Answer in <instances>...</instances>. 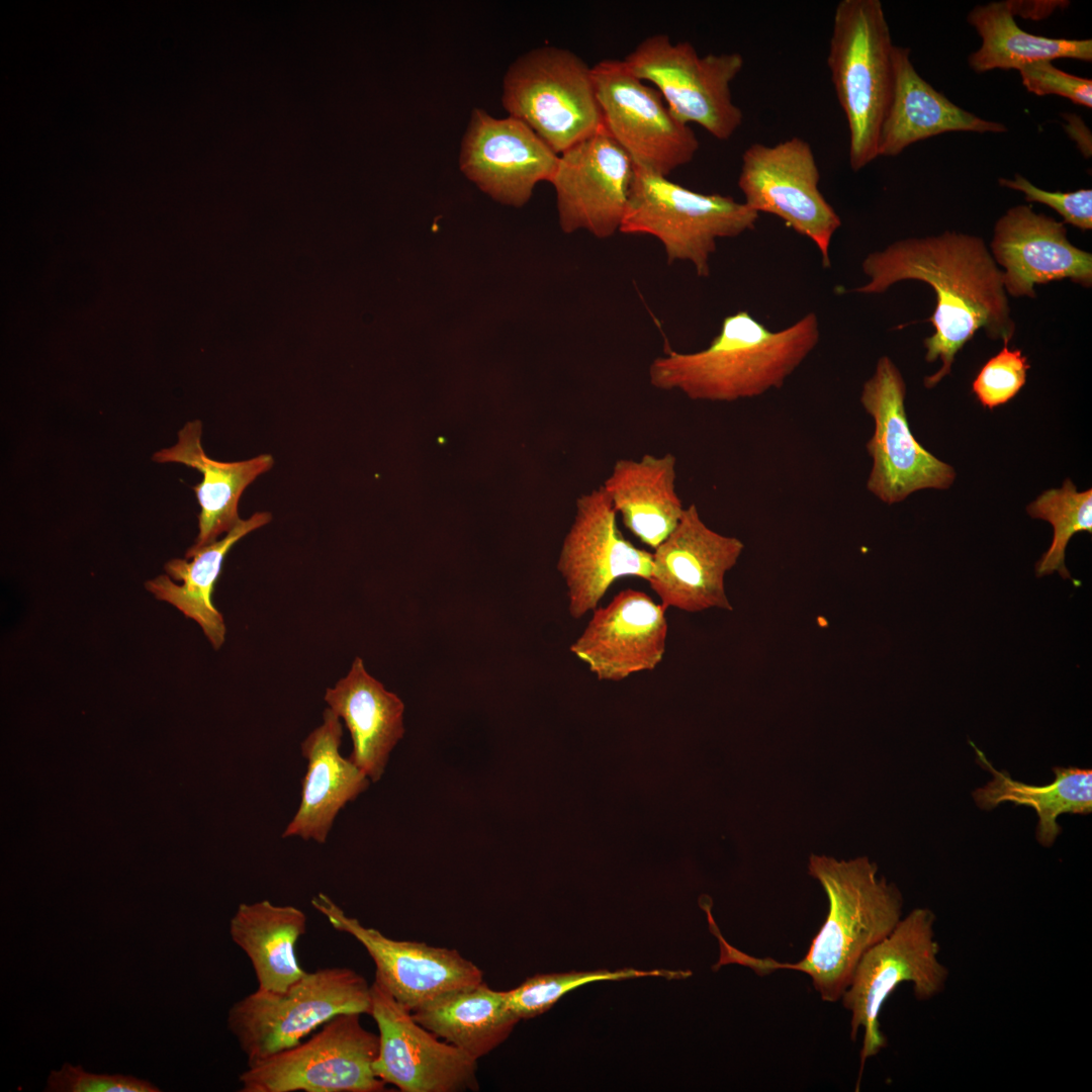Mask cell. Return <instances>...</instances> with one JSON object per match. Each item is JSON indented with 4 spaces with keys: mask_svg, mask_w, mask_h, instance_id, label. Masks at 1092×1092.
<instances>
[{
    "mask_svg": "<svg viewBox=\"0 0 1092 1092\" xmlns=\"http://www.w3.org/2000/svg\"><path fill=\"white\" fill-rule=\"evenodd\" d=\"M861 268L869 282L853 292L882 293L904 280L932 287L936 305L930 317L934 334L924 339L925 360L938 358L940 369L924 378L932 388L951 371L957 353L983 329L992 340L1009 343L1015 333L1004 289L1003 271L978 237L957 232L899 240L869 254Z\"/></svg>",
    "mask_w": 1092,
    "mask_h": 1092,
    "instance_id": "cell-1",
    "label": "cell"
},
{
    "mask_svg": "<svg viewBox=\"0 0 1092 1092\" xmlns=\"http://www.w3.org/2000/svg\"><path fill=\"white\" fill-rule=\"evenodd\" d=\"M809 874L821 884L829 907L805 958L792 964L750 957L727 942L710 920V931L720 946L713 970L738 964L759 976L775 970L800 971L811 978L823 1001L841 999L862 954L902 918V895L895 885L878 877L877 866L868 857L837 860L813 854Z\"/></svg>",
    "mask_w": 1092,
    "mask_h": 1092,
    "instance_id": "cell-2",
    "label": "cell"
},
{
    "mask_svg": "<svg viewBox=\"0 0 1092 1092\" xmlns=\"http://www.w3.org/2000/svg\"><path fill=\"white\" fill-rule=\"evenodd\" d=\"M820 339L809 312L788 328L770 331L747 310L727 315L720 332L701 351H668L649 366V381L693 400L731 402L780 389Z\"/></svg>",
    "mask_w": 1092,
    "mask_h": 1092,
    "instance_id": "cell-3",
    "label": "cell"
},
{
    "mask_svg": "<svg viewBox=\"0 0 1092 1092\" xmlns=\"http://www.w3.org/2000/svg\"><path fill=\"white\" fill-rule=\"evenodd\" d=\"M894 48L880 0H841L832 22L827 65L848 127V162L857 172L878 156L894 90Z\"/></svg>",
    "mask_w": 1092,
    "mask_h": 1092,
    "instance_id": "cell-4",
    "label": "cell"
},
{
    "mask_svg": "<svg viewBox=\"0 0 1092 1092\" xmlns=\"http://www.w3.org/2000/svg\"><path fill=\"white\" fill-rule=\"evenodd\" d=\"M620 232L650 235L663 245L668 263L689 261L700 277L710 274L717 240L755 228L759 213L731 196L704 194L634 166Z\"/></svg>",
    "mask_w": 1092,
    "mask_h": 1092,
    "instance_id": "cell-5",
    "label": "cell"
},
{
    "mask_svg": "<svg viewBox=\"0 0 1092 1092\" xmlns=\"http://www.w3.org/2000/svg\"><path fill=\"white\" fill-rule=\"evenodd\" d=\"M371 985L349 968L306 972L284 991L257 989L230 1009L228 1025L251 1065L291 1048L342 1013L370 1014Z\"/></svg>",
    "mask_w": 1092,
    "mask_h": 1092,
    "instance_id": "cell-6",
    "label": "cell"
},
{
    "mask_svg": "<svg viewBox=\"0 0 1092 1092\" xmlns=\"http://www.w3.org/2000/svg\"><path fill=\"white\" fill-rule=\"evenodd\" d=\"M934 923L931 910L913 909L862 954L853 971L841 1000L851 1013V1039L855 1040L858 1029L863 1028L857 1085L866 1061L886 1046L879 1017L895 989L911 983L916 999L926 1001L945 988L949 973L938 958Z\"/></svg>",
    "mask_w": 1092,
    "mask_h": 1092,
    "instance_id": "cell-7",
    "label": "cell"
},
{
    "mask_svg": "<svg viewBox=\"0 0 1092 1092\" xmlns=\"http://www.w3.org/2000/svg\"><path fill=\"white\" fill-rule=\"evenodd\" d=\"M502 103L558 156L605 129L593 69L576 54L545 46L508 69Z\"/></svg>",
    "mask_w": 1092,
    "mask_h": 1092,
    "instance_id": "cell-8",
    "label": "cell"
},
{
    "mask_svg": "<svg viewBox=\"0 0 1092 1092\" xmlns=\"http://www.w3.org/2000/svg\"><path fill=\"white\" fill-rule=\"evenodd\" d=\"M640 80L654 85L681 122L697 123L719 141L730 139L743 121L731 84L744 66L738 52L699 56L689 41L667 34L645 37L623 59Z\"/></svg>",
    "mask_w": 1092,
    "mask_h": 1092,
    "instance_id": "cell-9",
    "label": "cell"
},
{
    "mask_svg": "<svg viewBox=\"0 0 1092 1092\" xmlns=\"http://www.w3.org/2000/svg\"><path fill=\"white\" fill-rule=\"evenodd\" d=\"M360 1015L339 1014L309 1039L248 1065L241 1091H384L373 1071L379 1036L363 1027Z\"/></svg>",
    "mask_w": 1092,
    "mask_h": 1092,
    "instance_id": "cell-10",
    "label": "cell"
},
{
    "mask_svg": "<svg viewBox=\"0 0 1092 1092\" xmlns=\"http://www.w3.org/2000/svg\"><path fill=\"white\" fill-rule=\"evenodd\" d=\"M819 181L810 144L793 136L772 146L753 143L746 148L737 184L748 207L780 217L813 241L827 268L830 243L842 222L821 193Z\"/></svg>",
    "mask_w": 1092,
    "mask_h": 1092,
    "instance_id": "cell-11",
    "label": "cell"
},
{
    "mask_svg": "<svg viewBox=\"0 0 1092 1092\" xmlns=\"http://www.w3.org/2000/svg\"><path fill=\"white\" fill-rule=\"evenodd\" d=\"M592 69L605 128L634 166L667 177L694 159L697 135L670 112L656 88L637 78L623 60L605 59Z\"/></svg>",
    "mask_w": 1092,
    "mask_h": 1092,
    "instance_id": "cell-12",
    "label": "cell"
},
{
    "mask_svg": "<svg viewBox=\"0 0 1092 1092\" xmlns=\"http://www.w3.org/2000/svg\"><path fill=\"white\" fill-rule=\"evenodd\" d=\"M905 397L906 383L900 370L888 356H882L862 386L860 402L875 424L866 445L873 460L867 488L887 505L903 502L920 489L948 488L956 479L952 466L915 439Z\"/></svg>",
    "mask_w": 1092,
    "mask_h": 1092,
    "instance_id": "cell-13",
    "label": "cell"
},
{
    "mask_svg": "<svg viewBox=\"0 0 1092 1092\" xmlns=\"http://www.w3.org/2000/svg\"><path fill=\"white\" fill-rule=\"evenodd\" d=\"M311 905L335 929L365 947L375 965V980L410 1012L483 982L482 971L457 949L387 937L346 915L323 893L312 898Z\"/></svg>",
    "mask_w": 1092,
    "mask_h": 1092,
    "instance_id": "cell-14",
    "label": "cell"
},
{
    "mask_svg": "<svg viewBox=\"0 0 1092 1092\" xmlns=\"http://www.w3.org/2000/svg\"><path fill=\"white\" fill-rule=\"evenodd\" d=\"M379 1030L375 1075L402 1092L477 1091V1060L418 1023L376 980L370 1014Z\"/></svg>",
    "mask_w": 1092,
    "mask_h": 1092,
    "instance_id": "cell-15",
    "label": "cell"
},
{
    "mask_svg": "<svg viewBox=\"0 0 1092 1092\" xmlns=\"http://www.w3.org/2000/svg\"><path fill=\"white\" fill-rule=\"evenodd\" d=\"M557 567L567 586L569 613L579 619L598 607L618 578L635 576L647 581L652 553L624 538L617 513L601 485L577 499Z\"/></svg>",
    "mask_w": 1092,
    "mask_h": 1092,
    "instance_id": "cell-16",
    "label": "cell"
},
{
    "mask_svg": "<svg viewBox=\"0 0 1092 1092\" xmlns=\"http://www.w3.org/2000/svg\"><path fill=\"white\" fill-rule=\"evenodd\" d=\"M634 169L606 128L560 154L550 183L561 230H584L599 239L620 232Z\"/></svg>",
    "mask_w": 1092,
    "mask_h": 1092,
    "instance_id": "cell-17",
    "label": "cell"
},
{
    "mask_svg": "<svg viewBox=\"0 0 1092 1092\" xmlns=\"http://www.w3.org/2000/svg\"><path fill=\"white\" fill-rule=\"evenodd\" d=\"M743 549L738 538L709 528L697 506L691 504L675 528L653 549L647 582L665 610L732 611L725 592V574L736 565Z\"/></svg>",
    "mask_w": 1092,
    "mask_h": 1092,
    "instance_id": "cell-18",
    "label": "cell"
},
{
    "mask_svg": "<svg viewBox=\"0 0 1092 1092\" xmlns=\"http://www.w3.org/2000/svg\"><path fill=\"white\" fill-rule=\"evenodd\" d=\"M558 157L521 120L495 118L475 108L461 142L459 167L493 199L521 207L539 182L551 181Z\"/></svg>",
    "mask_w": 1092,
    "mask_h": 1092,
    "instance_id": "cell-19",
    "label": "cell"
},
{
    "mask_svg": "<svg viewBox=\"0 0 1092 1092\" xmlns=\"http://www.w3.org/2000/svg\"><path fill=\"white\" fill-rule=\"evenodd\" d=\"M593 612L570 651L599 680L620 681L661 662L668 628L661 604L629 588Z\"/></svg>",
    "mask_w": 1092,
    "mask_h": 1092,
    "instance_id": "cell-20",
    "label": "cell"
},
{
    "mask_svg": "<svg viewBox=\"0 0 1092 1092\" xmlns=\"http://www.w3.org/2000/svg\"><path fill=\"white\" fill-rule=\"evenodd\" d=\"M991 251L1011 296L1033 298L1035 284L1066 278L1092 285V255L1070 243L1063 221L1029 205L1012 206L996 221Z\"/></svg>",
    "mask_w": 1092,
    "mask_h": 1092,
    "instance_id": "cell-21",
    "label": "cell"
},
{
    "mask_svg": "<svg viewBox=\"0 0 1092 1092\" xmlns=\"http://www.w3.org/2000/svg\"><path fill=\"white\" fill-rule=\"evenodd\" d=\"M342 736L341 719L326 709L323 723L301 743L307 767L300 804L282 837L325 843L339 812L369 787L368 777L349 757L342 756Z\"/></svg>",
    "mask_w": 1092,
    "mask_h": 1092,
    "instance_id": "cell-22",
    "label": "cell"
},
{
    "mask_svg": "<svg viewBox=\"0 0 1092 1092\" xmlns=\"http://www.w3.org/2000/svg\"><path fill=\"white\" fill-rule=\"evenodd\" d=\"M893 59L894 90L879 136V157H896L915 143L946 132L1008 131L1004 123L980 117L933 88L915 69L909 48L895 44Z\"/></svg>",
    "mask_w": 1092,
    "mask_h": 1092,
    "instance_id": "cell-23",
    "label": "cell"
},
{
    "mask_svg": "<svg viewBox=\"0 0 1092 1092\" xmlns=\"http://www.w3.org/2000/svg\"><path fill=\"white\" fill-rule=\"evenodd\" d=\"M325 701L350 731L349 759L371 782L379 781L390 752L404 734L402 701L366 671L360 657L345 677L327 689Z\"/></svg>",
    "mask_w": 1092,
    "mask_h": 1092,
    "instance_id": "cell-24",
    "label": "cell"
},
{
    "mask_svg": "<svg viewBox=\"0 0 1092 1092\" xmlns=\"http://www.w3.org/2000/svg\"><path fill=\"white\" fill-rule=\"evenodd\" d=\"M199 420L186 423L178 433V442L153 455L159 463L175 462L192 467L203 475L193 486L200 507L198 535L190 550H196L230 532L242 519L238 505L245 488L274 464L273 457L262 454L249 460L221 462L209 458L201 446Z\"/></svg>",
    "mask_w": 1092,
    "mask_h": 1092,
    "instance_id": "cell-25",
    "label": "cell"
},
{
    "mask_svg": "<svg viewBox=\"0 0 1092 1092\" xmlns=\"http://www.w3.org/2000/svg\"><path fill=\"white\" fill-rule=\"evenodd\" d=\"M675 465L671 453L619 459L602 485L624 526L652 549L675 528L685 510L675 490Z\"/></svg>",
    "mask_w": 1092,
    "mask_h": 1092,
    "instance_id": "cell-26",
    "label": "cell"
},
{
    "mask_svg": "<svg viewBox=\"0 0 1092 1092\" xmlns=\"http://www.w3.org/2000/svg\"><path fill=\"white\" fill-rule=\"evenodd\" d=\"M270 513L261 512L241 520L226 535L196 550L188 549L185 559L174 558L165 565L167 574L146 582V588L158 600L168 602L194 620L214 649L224 642L222 615L211 603V593L228 551L244 536L268 524Z\"/></svg>",
    "mask_w": 1092,
    "mask_h": 1092,
    "instance_id": "cell-27",
    "label": "cell"
},
{
    "mask_svg": "<svg viewBox=\"0 0 1092 1092\" xmlns=\"http://www.w3.org/2000/svg\"><path fill=\"white\" fill-rule=\"evenodd\" d=\"M305 931L306 915L300 909L268 900L241 904L230 923L233 941L251 961L258 989L266 991H284L306 973L296 954Z\"/></svg>",
    "mask_w": 1092,
    "mask_h": 1092,
    "instance_id": "cell-28",
    "label": "cell"
},
{
    "mask_svg": "<svg viewBox=\"0 0 1092 1092\" xmlns=\"http://www.w3.org/2000/svg\"><path fill=\"white\" fill-rule=\"evenodd\" d=\"M979 763L993 775L984 787L973 792L976 805L991 811L1002 803L1034 809L1037 815L1036 839L1051 846L1061 832L1058 818L1062 814H1089L1092 811V770L1075 766L1054 767V780L1043 786L1016 781L1006 770H998L972 741Z\"/></svg>",
    "mask_w": 1092,
    "mask_h": 1092,
    "instance_id": "cell-29",
    "label": "cell"
},
{
    "mask_svg": "<svg viewBox=\"0 0 1092 1092\" xmlns=\"http://www.w3.org/2000/svg\"><path fill=\"white\" fill-rule=\"evenodd\" d=\"M967 21L982 42L968 58L976 73L1017 70L1023 66L1056 59L1092 61V39H1071L1035 35L1023 30L1010 12L1007 1L976 5Z\"/></svg>",
    "mask_w": 1092,
    "mask_h": 1092,
    "instance_id": "cell-30",
    "label": "cell"
},
{
    "mask_svg": "<svg viewBox=\"0 0 1092 1092\" xmlns=\"http://www.w3.org/2000/svg\"><path fill=\"white\" fill-rule=\"evenodd\" d=\"M412 1015L477 1061L500 1045L520 1021L508 1009L503 991L492 990L484 981L448 994Z\"/></svg>",
    "mask_w": 1092,
    "mask_h": 1092,
    "instance_id": "cell-31",
    "label": "cell"
},
{
    "mask_svg": "<svg viewBox=\"0 0 1092 1092\" xmlns=\"http://www.w3.org/2000/svg\"><path fill=\"white\" fill-rule=\"evenodd\" d=\"M1026 511L1033 519L1048 521L1054 528L1052 544L1035 564L1037 576L1058 572L1064 579L1073 577L1065 564V552L1072 537L1079 532L1092 533V490L1078 491L1067 478L1061 488L1043 491Z\"/></svg>",
    "mask_w": 1092,
    "mask_h": 1092,
    "instance_id": "cell-32",
    "label": "cell"
},
{
    "mask_svg": "<svg viewBox=\"0 0 1092 1092\" xmlns=\"http://www.w3.org/2000/svg\"><path fill=\"white\" fill-rule=\"evenodd\" d=\"M690 971L622 970L570 971L565 973L538 974L526 979L518 987L503 991L508 1009L519 1020L543 1014L568 992L593 982L621 981L641 977H662L667 980L685 979Z\"/></svg>",
    "mask_w": 1092,
    "mask_h": 1092,
    "instance_id": "cell-33",
    "label": "cell"
},
{
    "mask_svg": "<svg viewBox=\"0 0 1092 1092\" xmlns=\"http://www.w3.org/2000/svg\"><path fill=\"white\" fill-rule=\"evenodd\" d=\"M1029 368L1026 356L1019 349L1010 350L1008 343H1004L1002 350L981 368L973 381L972 391L983 406L993 410L1019 392Z\"/></svg>",
    "mask_w": 1092,
    "mask_h": 1092,
    "instance_id": "cell-34",
    "label": "cell"
},
{
    "mask_svg": "<svg viewBox=\"0 0 1092 1092\" xmlns=\"http://www.w3.org/2000/svg\"><path fill=\"white\" fill-rule=\"evenodd\" d=\"M999 185L1020 191L1028 202L1045 204L1057 211L1064 223L1072 224L1082 231L1092 229V190L1078 189L1073 192L1046 191L1033 185L1020 174L1013 179L1000 178Z\"/></svg>",
    "mask_w": 1092,
    "mask_h": 1092,
    "instance_id": "cell-35",
    "label": "cell"
},
{
    "mask_svg": "<svg viewBox=\"0 0 1092 1092\" xmlns=\"http://www.w3.org/2000/svg\"><path fill=\"white\" fill-rule=\"evenodd\" d=\"M48 1092H159L148 1080L115 1074H94L66 1063L48 1077Z\"/></svg>",
    "mask_w": 1092,
    "mask_h": 1092,
    "instance_id": "cell-36",
    "label": "cell"
},
{
    "mask_svg": "<svg viewBox=\"0 0 1092 1092\" xmlns=\"http://www.w3.org/2000/svg\"><path fill=\"white\" fill-rule=\"evenodd\" d=\"M1022 85L1037 96L1057 95L1087 108L1092 107V80L1079 77L1041 61L1023 66L1019 71Z\"/></svg>",
    "mask_w": 1092,
    "mask_h": 1092,
    "instance_id": "cell-37",
    "label": "cell"
},
{
    "mask_svg": "<svg viewBox=\"0 0 1092 1092\" xmlns=\"http://www.w3.org/2000/svg\"><path fill=\"white\" fill-rule=\"evenodd\" d=\"M1012 15L1034 21L1043 20L1070 5L1066 0H1006Z\"/></svg>",
    "mask_w": 1092,
    "mask_h": 1092,
    "instance_id": "cell-38",
    "label": "cell"
}]
</instances>
